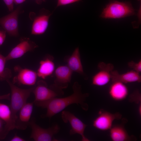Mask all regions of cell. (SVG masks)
<instances>
[{"label":"cell","instance_id":"1","mask_svg":"<svg viewBox=\"0 0 141 141\" xmlns=\"http://www.w3.org/2000/svg\"><path fill=\"white\" fill-rule=\"evenodd\" d=\"M72 88L73 93L68 96L63 98L55 97L43 101L33 102L37 107L47 109L46 114L42 117L50 119L69 105L74 104L79 105L84 111H87L89 106L85 101L89 94L83 93L81 85L77 81L74 83Z\"/></svg>","mask_w":141,"mask_h":141},{"label":"cell","instance_id":"2","mask_svg":"<svg viewBox=\"0 0 141 141\" xmlns=\"http://www.w3.org/2000/svg\"><path fill=\"white\" fill-rule=\"evenodd\" d=\"M135 13V10L130 2L112 0L103 9L100 17L105 19L120 18L133 15Z\"/></svg>","mask_w":141,"mask_h":141},{"label":"cell","instance_id":"3","mask_svg":"<svg viewBox=\"0 0 141 141\" xmlns=\"http://www.w3.org/2000/svg\"><path fill=\"white\" fill-rule=\"evenodd\" d=\"M6 81L9 85L11 91L10 107L16 121L17 117V113L27 103V100L32 92L34 87L22 89L15 86L9 80Z\"/></svg>","mask_w":141,"mask_h":141},{"label":"cell","instance_id":"4","mask_svg":"<svg viewBox=\"0 0 141 141\" xmlns=\"http://www.w3.org/2000/svg\"><path fill=\"white\" fill-rule=\"evenodd\" d=\"M32 92L35 96L34 102L46 101L61 96L64 94L62 90L57 87L53 84L48 87L46 82L42 80L37 82Z\"/></svg>","mask_w":141,"mask_h":141},{"label":"cell","instance_id":"5","mask_svg":"<svg viewBox=\"0 0 141 141\" xmlns=\"http://www.w3.org/2000/svg\"><path fill=\"white\" fill-rule=\"evenodd\" d=\"M29 125L32 129L30 138L36 141H57L54 137L60 131V127L57 124L47 128H43L37 124L34 120L30 121Z\"/></svg>","mask_w":141,"mask_h":141},{"label":"cell","instance_id":"6","mask_svg":"<svg viewBox=\"0 0 141 141\" xmlns=\"http://www.w3.org/2000/svg\"><path fill=\"white\" fill-rule=\"evenodd\" d=\"M61 116L64 122L66 123H69L71 125V128L69 131L70 135L78 134L81 136L82 141H90L84 134L87 125L69 111H62Z\"/></svg>","mask_w":141,"mask_h":141},{"label":"cell","instance_id":"7","mask_svg":"<svg viewBox=\"0 0 141 141\" xmlns=\"http://www.w3.org/2000/svg\"><path fill=\"white\" fill-rule=\"evenodd\" d=\"M122 116V115L119 112L112 113L101 109L99 111L98 116L93 121V126L101 131L109 130L114 121L121 119Z\"/></svg>","mask_w":141,"mask_h":141},{"label":"cell","instance_id":"8","mask_svg":"<svg viewBox=\"0 0 141 141\" xmlns=\"http://www.w3.org/2000/svg\"><path fill=\"white\" fill-rule=\"evenodd\" d=\"M20 11L19 6L10 14L0 18V25L11 36L16 37L19 35L18 18Z\"/></svg>","mask_w":141,"mask_h":141},{"label":"cell","instance_id":"9","mask_svg":"<svg viewBox=\"0 0 141 141\" xmlns=\"http://www.w3.org/2000/svg\"><path fill=\"white\" fill-rule=\"evenodd\" d=\"M99 71L92 78V84L101 86L107 84L111 80V73L114 68L113 64L106 63L103 62L99 63L98 65Z\"/></svg>","mask_w":141,"mask_h":141},{"label":"cell","instance_id":"10","mask_svg":"<svg viewBox=\"0 0 141 141\" xmlns=\"http://www.w3.org/2000/svg\"><path fill=\"white\" fill-rule=\"evenodd\" d=\"M14 69L17 74L13 78V84L28 86L35 84L38 76L36 72L30 69L22 68L18 66H15Z\"/></svg>","mask_w":141,"mask_h":141},{"label":"cell","instance_id":"11","mask_svg":"<svg viewBox=\"0 0 141 141\" xmlns=\"http://www.w3.org/2000/svg\"><path fill=\"white\" fill-rule=\"evenodd\" d=\"M37 47V45L29 38H22L20 43L5 57L6 60L7 61L20 58L27 52L33 51Z\"/></svg>","mask_w":141,"mask_h":141},{"label":"cell","instance_id":"12","mask_svg":"<svg viewBox=\"0 0 141 141\" xmlns=\"http://www.w3.org/2000/svg\"><path fill=\"white\" fill-rule=\"evenodd\" d=\"M51 15L50 12L48 10L44 8L40 10L39 15L37 16H34L32 26L31 34L34 35H40L44 33L48 27Z\"/></svg>","mask_w":141,"mask_h":141},{"label":"cell","instance_id":"13","mask_svg":"<svg viewBox=\"0 0 141 141\" xmlns=\"http://www.w3.org/2000/svg\"><path fill=\"white\" fill-rule=\"evenodd\" d=\"M73 71L67 65L59 66L55 70V78L53 84L62 90L67 88L71 81Z\"/></svg>","mask_w":141,"mask_h":141},{"label":"cell","instance_id":"14","mask_svg":"<svg viewBox=\"0 0 141 141\" xmlns=\"http://www.w3.org/2000/svg\"><path fill=\"white\" fill-rule=\"evenodd\" d=\"M127 122L126 119H122L121 123L112 125L109 129L110 138L113 141H130L136 140V138L133 136H130L124 127Z\"/></svg>","mask_w":141,"mask_h":141},{"label":"cell","instance_id":"15","mask_svg":"<svg viewBox=\"0 0 141 141\" xmlns=\"http://www.w3.org/2000/svg\"><path fill=\"white\" fill-rule=\"evenodd\" d=\"M34 104L33 102L26 103L20 109L15 121V128L25 130L29 125Z\"/></svg>","mask_w":141,"mask_h":141},{"label":"cell","instance_id":"16","mask_svg":"<svg viewBox=\"0 0 141 141\" xmlns=\"http://www.w3.org/2000/svg\"><path fill=\"white\" fill-rule=\"evenodd\" d=\"M64 60L67 63V65L73 72L78 73L85 79H87L84 71L79 47L75 49L70 56H66Z\"/></svg>","mask_w":141,"mask_h":141},{"label":"cell","instance_id":"17","mask_svg":"<svg viewBox=\"0 0 141 141\" xmlns=\"http://www.w3.org/2000/svg\"><path fill=\"white\" fill-rule=\"evenodd\" d=\"M112 82L118 81L125 84L133 82L140 83L141 81V76L139 73L133 70L120 74L117 70H113L111 73Z\"/></svg>","mask_w":141,"mask_h":141},{"label":"cell","instance_id":"18","mask_svg":"<svg viewBox=\"0 0 141 141\" xmlns=\"http://www.w3.org/2000/svg\"><path fill=\"white\" fill-rule=\"evenodd\" d=\"M128 92V89L125 84L118 81L112 82L109 89V96L113 100L116 101L125 99Z\"/></svg>","mask_w":141,"mask_h":141},{"label":"cell","instance_id":"19","mask_svg":"<svg viewBox=\"0 0 141 141\" xmlns=\"http://www.w3.org/2000/svg\"><path fill=\"white\" fill-rule=\"evenodd\" d=\"M0 119L5 123L7 135L9 131L15 128V120L10 106L1 103H0Z\"/></svg>","mask_w":141,"mask_h":141},{"label":"cell","instance_id":"20","mask_svg":"<svg viewBox=\"0 0 141 141\" xmlns=\"http://www.w3.org/2000/svg\"><path fill=\"white\" fill-rule=\"evenodd\" d=\"M53 60V57L49 56L40 61L39 66L37 72L38 76L44 79L52 74L55 67Z\"/></svg>","mask_w":141,"mask_h":141},{"label":"cell","instance_id":"21","mask_svg":"<svg viewBox=\"0 0 141 141\" xmlns=\"http://www.w3.org/2000/svg\"><path fill=\"white\" fill-rule=\"evenodd\" d=\"M7 61L5 57L0 54V80L1 81L9 80L12 77L11 70L5 67Z\"/></svg>","mask_w":141,"mask_h":141},{"label":"cell","instance_id":"22","mask_svg":"<svg viewBox=\"0 0 141 141\" xmlns=\"http://www.w3.org/2000/svg\"><path fill=\"white\" fill-rule=\"evenodd\" d=\"M129 100L131 102H134L141 105V95L140 91L136 90L131 94L129 97Z\"/></svg>","mask_w":141,"mask_h":141},{"label":"cell","instance_id":"23","mask_svg":"<svg viewBox=\"0 0 141 141\" xmlns=\"http://www.w3.org/2000/svg\"><path fill=\"white\" fill-rule=\"evenodd\" d=\"M128 67L132 69V70L140 73L141 72V60L140 59L138 62H135L133 61L128 62L127 63Z\"/></svg>","mask_w":141,"mask_h":141},{"label":"cell","instance_id":"24","mask_svg":"<svg viewBox=\"0 0 141 141\" xmlns=\"http://www.w3.org/2000/svg\"><path fill=\"white\" fill-rule=\"evenodd\" d=\"M5 126L4 122L0 119V139L4 138L7 135L5 132Z\"/></svg>","mask_w":141,"mask_h":141},{"label":"cell","instance_id":"25","mask_svg":"<svg viewBox=\"0 0 141 141\" xmlns=\"http://www.w3.org/2000/svg\"><path fill=\"white\" fill-rule=\"evenodd\" d=\"M81 1V0H57L56 7L69 4Z\"/></svg>","mask_w":141,"mask_h":141},{"label":"cell","instance_id":"26","mask_svg":"<svg viewBox=\"0 0 141 141\" xmlns=\"http://www.w3.org/2000/svg\"><path fill=\"white\" fill-rule=\"evenodd\" d=\"M9 11L12 12L13 10V0H3Z\"/></svg>","mask_w":141,"mask_h":141},{"label":"cell","instance_id":"27","mask_svg":"<svg viewBox=\"0 0 141 141\" xmlns=\"http://www.w3.org/2000/svg\"><path fill=\"white\" fill-rule=\"evenodd\" d=\"M6 37V32L5 31L0 30V46L4 42Z\"/></svg>","mask_w":141,"mask_h":141},{"label":"cell","instance_id":"28","mask_svg":"<svg viewBox=\"0 0 141 141\" xmlns=\"http://www.w3.org/2000/svg\"><path fill=\"white\" fill-rule=\"evenodd\" d=\"M11 141H25L26 140L15 134L14 136L10 140Z\"/></svg>","mask_w":141,"mask_h":141},{"label":"cell","instance_id":"29","mask_svg":"<svg viewBox=\"0 0 141 141\" xmlns=\"http://www.w3.org/2000/svg\"><path fill=\"white\" fill-rule=\"evenodd\" d=\"M10 93L0 95V100H10Z\"/></svg>","mask_w":141,"mask_h":141},{"label":"cell","instance_id":"30","mask_svg":"<svg viewBox=\"0 0 141 141\" xmlns=\"http://www.w3.org/2000/svg\"><path fill=\"white\" fill-rule=\"evenodd\" d=\"M26 0H13L14 3L16 4H21L25 1Z\"/></svg>","mask_w":141,"mask_h":141},{"label":"cell","instance_id":"31","mask_svg":"<svg viewBox=\"0 0 141 141\" xmlns=\"http://www.w3.org/2000/svg\"><path fill=\"white\" fill-rule=\"evenodd\" d=\"M46 0H35L37 3L39 4H41L43 2H45Z\"/></svg>","mask_w":141,"mask_h":141}]
</instances>
